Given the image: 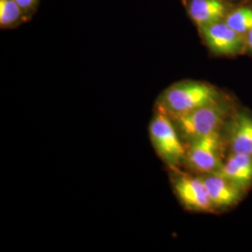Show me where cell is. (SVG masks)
Wrapping results in <instances>:
<instances>
[{
  "mask_svg": "<svg viewBox=\"0 0 252 252\" xmlns=\"http://www.w3.org/2000/svg\"><path fill=\"white\" fill-rule=\"evenodd\" d=\"M227 106L220 100L188 113L169 116L182 140L189 142L220 132L225 121Z\"/></svg>",
  "mask_w": 252,
  "mask_h": 252,
  "instance_id": "cell-2",
  "label": "cell"
},
{
  "mask_svg": "<svg viewBox=\"0 0 252 252\" xmlns=\"http://www.w3.org/2000/svg\"><path fill=\"white\" fill-rule=\"evenodd\" d=\"M36 0H16V2L20 5L22 9H28L30 8Z\"/></svg>",
  "mask_w": 252,
  "mask_h": 252,
  "instance_id": "cell-13",
  "label": "cell"
},
{
  "mask_svg": "<svg viewBox=\"0 0 252 252\" xmlns=\"http://www.w3.org/2000/svg\"><path fill=\"white\" fill-rule=\"evenodd\" d=\"M226 24L240 35H247L252 28V9L241 8L230 13L225 21Z\"/></svg>",
  "mask_w": 252,
  "mask_h": 252,
  "instance_id": "cell-11",
  "label": "cell"
},
{
  "mask_svg": "<svg viewBox=\"0 0 252 252\" xmlns=\"http://www.w3.org/2000/svg\"><path fill=\"white\" fill-rule=\"evenodd\" d=\"M222 146L220 132L186 142L183 163L190 170L203 175L218 173L223 165Z\"/></svg>",
  "mask_w": 252,
  "mask_h": 252,
  "instance_id": "cell-4",
  "label": "cell"
},
{
  "mask_svg": "<svg viewBox=\"0 0 252 252\" xmlns=\"http://www.w3.org/2000/svg\"><path fill=\"white\" fill-rule=\"evenodd\" d=\"M189 12L199 27H205L221 21L225 15L226 6L220 0H191Z\"/></svg>",
  "mask_w": 252,
  "mask_h": 252,
  "instance_id": "cell-10",
  "label": "cell"
},
{
  "mask_svg": "<svg viewBox=\"0 0 252 252\" xmlns=\"http://www.w3.org/2000/svg\"><path fill=\"white\" fill-rule=\"evenodd\" d=\"M22 14V8L16 0H0V24L8 27L15 23Z\"/></svg>",
  "mask_w": 252,
  "mask_h": 252,
  "instance_id": "cell-12",
  "label": "cell"
},
{
  "mask_svg": "<svg viewBox=\"0 0 252 252\" xmlns=\"http://www.w3.org/2000/svg\"><path fill=\"white\" fill-rule=\"evenodd\" d=\"M150 138L159 157L171 168H177L183 160L186 147L171 118L161 109L156 110L149 127Z\"/></svg>",
  "mask_w": 252,
  "mask_h": 252,
  "instance_id": "cell-3",
  "label": "cell"
},
{
  "mask_svg": "<svg viewBox=\"0 0 252 252\" xmlns=\"http://www.w3.org/2000/svg\"><path fill=\"white\" fill-rule=\"evenodd\" d=\"M220 100L218 91L201 81H180L173 84L157 100V108L168 116H177Z\"/></svg>",
  "mask_w": 252,
  "mask_h": 252,
  "instance_id": "cell-1",
  "label": "cell"
},
{
  "mask_svg": "<svg viewBox=\"0 0 252 252\" xmlns=\"http://www.w3.org/2000/svg\"><path fill=\"white\" fill-rule=\"evenodd\" d=\"M230 145L233 153L252 155V117L241 112L230 126Z\"/></svg>",
  "mask_w": 252,
  "mask_h": 252,
  "instance_id": "cell-9",
  "label": "cell"
},
{
  "mask_svg": "<svg viewBox=\"0 0 252 252\" xmlns=\"http://www.w3.org/2000/svg\"><path fill=\"white\" fill-rule=\"evenodd\" d=\"M246 44L252 52V28L248 32L246 37Z\"/></svg>",
  "mask_w": 252,
  "mask_h": 252,
  "instance_id": "cell-14",
  "label": "cell"
},
{
  "mask_svg": "<svg viewBox=\"0 0 252 252\" xmlns=\"http://www.w3.org/2000/svg\"><path fill=\"white\" fill-rule=\"evenodd\" d=\"M216 174L242 190L248 189L252 183V155L233 153Z\"/></svg>",
  "mask_w": 252,
  "mask_h": 252,
  "instance_id": "cell-8",
  "label": "cell"
},
{
  "mask_svg": "<svg viewBox=\"0 0 252 252\" xmlns=\"http://www.w3.org/2000/svg\"><path fill=\"white\" fill-rule=\"evenodd\" d=\"M202 178L214 209L232 207L243 196L244 190L219 174H206Z\"/></svg>",
  "mask_w": 252,
  "mask_h": 252,
  "instance_id": "cell-7",
  "label": "cell"
},
{
  "mask_svg": "<svg viewBox=\"0 0 252 252\" xmlns=\"http://www.w3.org/2000/svg\"><path fill=\"white\" fill-rule=\"evenodd\" d=\"M172 178L173 189L182 206L195 212H212L214 207L210 201L206 184L202 177H194L177 172Z\"/></svg>",
  "mask_w": 252,
  "mask_h": 252,
  "instance_id": "cell-5",
  "label": "cell"
},
{
  "mask_svg": "<svg viewBox=\"0 0 252 252\" xmlns=\"http://www.w3.org/2000/svg\"><path fill=\"white\" fill-rule=\"evenodd\" d=\"M200 29L207 47L215 54L234 55L243 49V36L233 30L225 22L220 21Z\"/></svg>",
  "mask_w": 252,
  "mask_h": 252,
  "instance_id": "cell-6",
  "label": "cell"
}]
</instances>
